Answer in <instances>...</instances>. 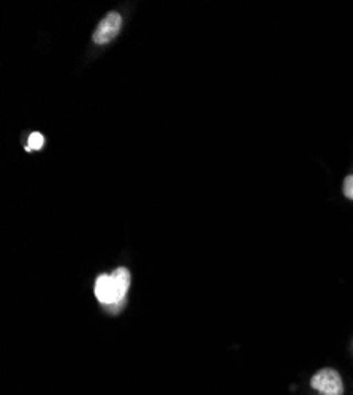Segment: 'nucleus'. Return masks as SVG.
<instances>
[{
	"mask_svg": "<svg viewBox=\"0 0 353 395\" xmlns=\"http://www.w3.org/2000/svg\"><path fill=\"white\" fill-rule=\"evenodd\" d=\"M111 277H113L117 290H119V295L124 299L128 291V286H130V272L125 268H117L113 274H111Z\"/></svg>",
	"mask_w": 353,
	"mask_h": 395,
	"instance_id": "nucleus-4",
	"label": "nucleus"
},
{
	"mask_svg": "<svg viewBox=\"0 0 353 395\" xmlns=\"http://www.w3.org/2000/svg\"><path fill=\"white\" fill-rule=\"evenodd\" d=\"M95 296H97L99 302L110 307L119 306V303L124 301L119 295V290H117L113 277L108 274L100 275L97 281H95Z\"/></svg>",
	"mask_w": 353,
	"mask_h": 395,
	"instance_id": "nucleus-2",
	"label": "nucleus"
},
{
	"mask_svg": "<svg viewBox=\"0 0 353 395\" xmlns=\"http://www.w3.org/2000/svg\"><path fill=\"white\" fill-rule=\"evenodd\" d=\"M344 195L349 200H353V175H347L344 180Z\"/></svg>",
	"mask_w": 353,
	"mask_h": 395,
	"instance_id": "nucleus-6",
	"label": "nucleus"
},
{
	"mask_svg": "<svg viewBox=\"0 0 353 395\" xmlns=\"http://www.w3.org/2000/svg\"><path fill=\"white\" fill-rule=\"evenodd\" d=\"M122 28V18L119 13L111 12L103 18V21L99 24V28L94 32V43L97 45H105V43H110L114 36L119 34Z\"/></svg>",
	"mask_w": 353,
	"mask_h": 395,
	"instance_id": "nucleus-3",
	"label": "nucleus"
},
{
	"mask_svg": "<svg viewBox=\"0 0 353 395\" xmlns=\"http://www.w3.org/2000/svg\"><path fill=\"white\" fill-rule=\"evenodd\" d=\"M29 146L26 147V151H39V149L43 147V144H45V138H43V135H40V133H32V135L29 136Z\"/></svg>",
	"mask_w": 353,
	"mask_h": 395,
	"instance_id": "nucleus-5",
	"label": "nucleus"
},
{
	"mask_svg": "<svg viewBox=\"0 0 353 395\" xmlns=\"http://www.w3.org/2000/svg\"><path fill=\"white\" fill-rule=\"evenodd\" d=\"M311 386L320 395H342L344 394V384L339 373L333 368H323L315 373L311 380Z\"/></svg>",
	"mask_w": 353,
	"mask_h": 395,
	"instance_id": "nucleus-1",
	"label": "nucleus"
}]
</instances>
